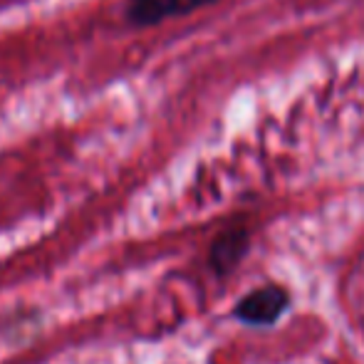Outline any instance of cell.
I'll return each mask as SVG.
<instances>
[{
	"mask_svg": "<svg viewBox=\"0 0 364 364\" xmlns=\"http://www.w3.org/2000/svg\"><path fill=\"white\" fill-rule=\"evenodd\" d=\"M213 3L218 0H127L124 20L132 28H154L166 20L191 15Z\"/></svg>",
	"mask_w": 364,
	"mask_h": 364,
	"instance_id": "obj_1",
	"label": "cell"
},
{
	"mask_svg": "<svg viewBox=\"0 0 364 364\" xmlns=\"http://www.w3.org/2000/svg\"><path fill=\"white\" fill-rule=\"evenodd\" d=\"M285 292L280 288H263L250 292L248 297H243L235 310V315L245 322H253V325H260V322H273L275 317L283 312L285 307Z\"/></svg>",
	"mask_w": 364,
	"mask_h": 364,
	"instance_id": "obj_2",
	"label": "cell"
},
{
	"mask_svg": "<svg viewBox=\"0 0 364 364\" xmlns=\"http://www.w3.org/2000/svg\"><path fill=\"white\" fill-rule=\"evenodd\" d=\"M243 248H245V233H240V230L225 233L216 243V248H213V263L218 268H228L238 258V253H243Z\"/></svg>",
	"mask_w": 364,
	"mask_h": 364,
	"instance_id": "obj_3",
	"label": "cell"
}]
</instances>
